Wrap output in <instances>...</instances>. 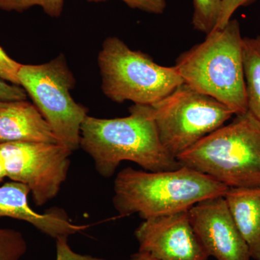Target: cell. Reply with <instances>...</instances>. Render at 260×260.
Masks as SVG:
<instances>
[{
    "instance_id": "cell-23",
    "label": "cell",
    "mask_w": 260,
    "mask_h": 260,
    "mask_svg": "<svg viewBox=\"0 0 260 260\" xmlns=\"http://www.w3.org/2000/svg\"><path fill=\"white\" fill-rule=\"evenodd\" d=\"M128 260H158L154 258L153 256H150V254H147V253L141 252V251H138V253H135L130 256V258Z\"/></svg>"
},
{
    "instance_id": "cell-24",
    "label": "cell",
    "mask_w": 260,
    "mask_h": 260,
    "mask_svg": "<svg viewBox=\"0 0 260 260\" xmlns=\"http://www.w3.org/2000/svg\"><path fill=\"white\" fill-rule=\"evenodd\" d=\"M5 177H6V174H5L4 167H3V161L0 157V183L4 180Z\"/></svg>"
},
{
    "instance_id": "cell-16",
    "label": "cell",
    "mask_w": 260,
    "mask_h": 260,
    "mask_svg": "<svg viewBox=\"0 0 260 260\" xmlns=\"http://www.w3.org/2000/svg\"><path fill=\"white\" fill-rule=\"evenodd\" d=\"M64 0H0V10L23 13L34 7L42 8L51 18H59L64 10Z\"/></svg>"
},
{
    "instance_id": "cell-1",
    "label": "cell",
    "mask_w": 260,
    "mask_h": 260,
    "mask_svg": "<svg viewBox=\"0 0 260 260\" xmlns=\"http://www.w3.org/2000/svg\"><path fill=\"white\" fill-rule=\"evenodd\" d=\"M129 115L115 119L87 116L80 130V148L94 161L102 177H112L119 164L131 161L148 172L181 167L162 146L151 106L134 104Z\"/></svg>"
},
{
    "instance_id": "cell-22",
    "label": "cell",
    "mask_w": 260,
    "mask_h": 260,
    "mask_svg": "<svg viewBox=\"0 0 260 260\" xmlns=\"http://www.w3.org/2000/svg\"><path fill=\"white\" fill-rule=\"evenodd\" d=\"M27 93L20 85L0 79V101L26 100Z\"/></svg>"
},
{
    "instance_id": "cell-13",
    "label": "cell",
    "mask_w": 260,
    "mask_h": 260,
    "mask_svg": "<svg viewBox=\"0 0 260 260\" xmlns=\"http://www.w3.org/2000/svg\"><path fill=\"white\" fill-rule=\"evenodd\" d=\"M224 198L251 259L260 260V186L230 187Z\"/></svg>"
},
{
    "instance_id": "cell-18",
    "label": "cell",
    "mask_w": 260,
    "mask_h": 260,
    "mask_svg": "<svg viewBox=\"0 0 260 260\" xmlns=\"http://www.w3.org/2000/svg\"><path fill=\"white\" fill-rule=\"evenodd\" d=\"M88 3H99L107 0H86ZM132 9L139 10L150 14H162L167 8L166 0H121Z\"/></svg>"
},
{
    "instance_id": "cell-5",
    "label": "cell",
    "mask_w": 260,
    "mask_h": 260,
    "mask_svg": "<svg viewBox=\"0 0 260 260\" xmlns=\"http://www.w3.org/2000/svg\"><path fill=\"white\" fill-rule=\"evenodd\" d=\"M103 93L112 102L152 106L184 83L175 67L157 64L121 39L108 37L98 56Z\"/></svg>"
},
{
    "instance_id": "cell-17",
    "label": "cell",
    "mask_w": 260,
    "mask_h": 260,
    "mask_svg": "<svg viewBox=\"0 0 260 260\" xmlns=\"http://www.w3.org/2000/svg\"><path fill=\"white\" fill-rule=\"evenodd\" d=\"M27 251L22 233L0 228V260H20Z\"/></svg>"
},
{
    "instance_id": "cell-19",
    "label": "cell",
    "mask_w": 260,
    "mask_h": 260,
    "mask_svg": "<svg viewBox=\"0 0 260 260\" xmlns=\"http://www.w3.org/2000/svg\"><path fill=\"white\" fill-rule=\"evenodd\" d=\"M21 64L12 59L0 47V79L19 85L18 71Z\"/></svg>"
},
{
    "instance_id": "cell-8",
    "label": "cell",
    "mask_w": 260,
    "mask_h": 260,
    "mask_svg": "<svg viewBox=\"0 0 260 260\" xmlns=\"http://www.w3.org/2000/svg\"><path fill=\"white\" fill-rule=\"evenodd\" d=\"M73 152L59 143H0L6 177L28 186L37 206L56 198L66 180Z\"/></svg>"
},
{
    "instance_id": "cell-9",
    "label": "cell",
    "mask_w": 260,
    "mask_h": 260,
    "mask_svg": "<svg viewBox=\"0 0 260 260\" xmlns=\"http://www.w3.org/2000/svg\"><path fill=\"white\" fill-rule=\"evenodd\" d=\"M139 251L158 260H208L188 210L144 220L135 230Z\"/></svg>"
},
{
    "instance_id": "cell-7",
    "label": "cell",
    "mask_w": 260,
    "mask_h": 260,
    "mask_svg": "<svg viewBox=\"0 0 260 260\" xmlns=\"http://www.w3.org/2000/svg\"><path fill=\"white\" fill-rule=\"evenodd\" d=\"M151 107L162 146L175 158L234 115L222 103L184 83Z\"/></svg>"
},
{
    "instance_id": "cell-15",
    "label": "cell",
    "mask_w": 260,
    "mask_h": 260,
    "mask_svg": "<svg viewBox=\"0 0 260 260\" xmlns=\"http://www.w3.org/2000/svg\"><path fill=\"white\" fill-rule=\"evenodd\" d=\"M193 28L200 32L208 34L216 26L220 10L222 0H193Z\"/></svg>"
},
{
    "instance_id": "cell-21",
    "label": "cell",
    "mask_w": 260,
    "mask_h": 260,
    "mask_svg": "<svg viewBox=\"0 0 260 260\" xmlns=\"http://www.w3.org/2000/svg\"><path fill=\"white\" fill-rule=\"evenodd\" d=\"M68 237H59L56 239V260H107L75 252L68 244Z\"/></svg>"
},
{
    "instance_id": "cell-4",
    "label": "cell",
    "mask_w": 260,
    "mask_h": 260,
    "mask_svg": "<svg viewBox=\"0 0 260 260\" xmlns=\"http://www.w3.org/2000/svg\"><path fill=\"white\" fill-rule=\"evenodd\" d=\"M181 166L228 187L260 186V121L248 111L236 115L177 157Z\"/></svg>"
},
{
    "instance_id": "cell-6",
    "label": "cell",
    "mask_w": 260,
    "mask_h": 260,
    "mask_svg": "<svg viewBox=\"0 0 260 260\" xmlns=\"http://www.w3.org/2000/svg\"><path fill=\"white\" fill-rule=\"evenodd\" d=\"M18 81L51 126L58 143L71 152L78 150L88 110L72 96L75 78L64 54L44 64H21Z\"/></svg>"
},
{
    "instance_id": "cell-14",
    "label": "cell",
    "mask_w": 260,
    "mask_h": 260,
    "mask_svg": "<svg viewBox=\"0 0 260 260\" xmlns=\"http://www.w3.org/2000/svg\"><path fill=\"white\" fill-rule=\"evenodd\" d=\"M243 65L248 111L260 121V35L243 38Z\"/></svg>"
},
{
    "instance_id": "cell-3",
    "label": "cell",
    "mask_w": 260,
    "mask_h": 260,
    "mask_svg": "<svg viewBox=\"0 0 260 260\" xmlns=\"http://www.w3.org/2000/svg\"><path fill=\"white\" fill-rule=\"evenodd\" d=\"M174 67L184 84L216 99L234 115L248 112L243 37L237 19L214 29L204 42L181 53Z\"/></svg>"
},
{
    "instance_id": "cell-12",
    "label": "cell",
    "mask_w": 260,
    "mask_h": 260,
    "mask_svg": "<svg viewBox=\"0 0 260 260\" xmlns=\"http://www.w3.org/2000/svg\"><path fill=\"white\" fill-rule=\"evenodd\" d=\"M12 142L58 143L34 104L26 100L0 101V143Z\"/></svg>"
},
{
    "instance_id": "cell-11",
    "label": "cell",
    "mask_w": 260,
    "mask_h": 260,
    "mask_svg": "<svg viewBox=\"0 0 260 260\" xmlns=\"http://www.w3.org/2000/svg\"><path fill=\"white\" fill-rule=\"evenodd\" d=\"M28 186L16 181H9L0 186V218L17 219L27 222L49 237L58 239L83 232L85 225L72 223L63 210L52 209L39 213L29 205Z\"/></svg>"
},
{
    "instance_id": "cell-10",
    "label": "cell",
    "mask_w": 260,
    "mask_h": 260,
    "mask_svg": "<svg viewBox=\"0 0 260 260\" xmlns=\"http://www.w3.org/2000/svg\"><path fill=\"white\" fill-rule=\"evenodd\" d=\"M197 237L216 260H251L249 248L229 211L224 196L197 203L188 210Z\"/></svg>"
},
{
    "instance_id": "cell-20",
    "label": "cell",
    "mask_w": 260,
    "mask_h": 260,
    "mask_svg": "<svg viewBox=\"0 0 260 260\" xmlns=\"http://www.w3.org/2000/svg\"><path fill=\"white\" fill-rule=\"evenodd\" d=\"M256 0H222L221 10L215 29L223 28L232 19L233 15L242 7L254 4Z\"/></svg>"
},
{
    "instance_id": "cell-2",
    "label": "cell",
    "mask_w": 260,
    "mask_h": 260,
    "mask_svg": "<svg viewBox=\"0 0 260 260\" xmlns=\"http://www.w3.org/2000/svg\"><path fill=\"white\" fill-rule=\"evenodd\" d=\"M227 186L184 167L148 172L126 168L114 183L113 204L121 216L138 214L146 219L186 211L203 200L224 196Z\"/></svg>"
}]
</instances>
